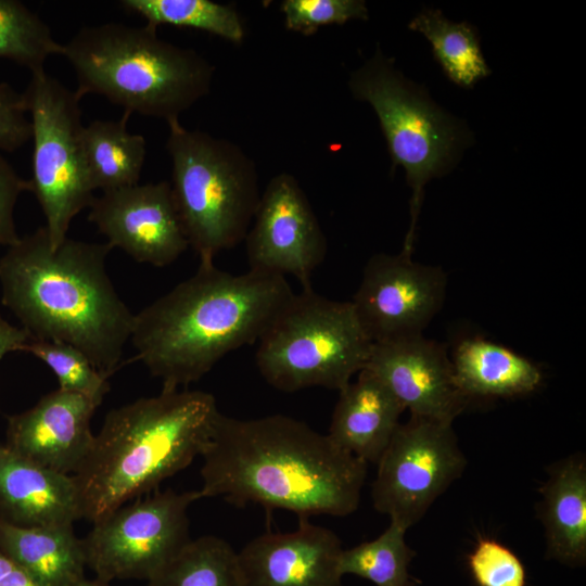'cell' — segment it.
Listing matches in <instances>:
<instances>
[{
  "label": "cell",
  "instance_id": "6da1fadb",
  "mask_svg": "<svg viewBox=\"0 0 586 586\" xmlns=\"http://www.w3.org/2000/svg\"><path fill=\"white\" fill-rule=\"evenodd\" d=\"M201 498L297 514L346 517L359 506L365 461L284 415L237 419L220 412L201 455Z\"/></svg>",
  "mask_w": 586,
  "mask_h": 586
},
{
  "label": "cell",
  "instance_id": "7a4b0ae2",
  "mask_svg": "<svg viewBox=\"0 0 586 586\" xmlns=\"http://www.w3.org/2000/svg\"><path fill=\"white\" fill-rule=\"evenodd\" d=\"M112 249L69 238L52 247L40 227L0 257L1 302L30 339L69 344L109 378L135 320L106 271Z\"/></svg>",
  "mask_w": 586,
  "mask_h": 586
},
{
  "label": "cell",
  "instance_id": "3957f363",
  "mask_svg": "<svg viewBox=\"0 0 586 586\" xmlns=\"http://www.w3.org/2000/svg\"><path fill=\"white\" fill-rule=\"evenodd\" d=\"M294 292L284 277L214 263L135 314L136 358L162 390L198 382L228 353L258 342Z\"/></svg>",
  "mask_w": 586,
  "mask_h": 586
},
{
  "label": "cell",
  "instance_id": "277c9868",
  "mask_svg": "<svg viewBox=\"0 0 586 586\" xmlns=\"http://www.w3.org/2000/svg\"><path fill=\"white\" fill-rule=\"evenodd\" d=\"M219 415L214 395L187 388L162 390L109 411L72 475L81 519L93 523L190 466Z\"/></svg>",
  "mask_w": 586,
  "mask_h": 586
},
{
  "label": "cell",
  "instance_id": "5b68a950",
  "mask_svg": "<svg viewBox=\"0 0 586 586\" xmlns=\"http://www.w3.org/2000/svg\"><path fill=\"white\" fill-rule=\"evenodd\" d=\"M157 28L104 23L62 44L77 95L99 94L129 114L179 119L209 93L215 66L202 54L162 39Z\"/></svg>",
  "mask_w": 586,
  "mask_h": 586
},
{
  "label": "cell",
  "instance_id": "8992f818",
  "mask_svg": "<svg viewBox=\"0 0 586 586\" xmlns=\"http://www.w3.org/2000/svg\"><path fill=\"white\" fill-rule=\"evenodd\" d=\"M171 193L189 247L200 263L245 240L259 200L255 162L234 142L167 123Z\"/></svg>",
  "mask_w": 586,
  "mask_h": 586
},
{
  "label": "cell",
  "instance_id": "52a82bcc",
  "mask_svg": "<svg viewBox=\"0 0 586 586\" xmlns=\"http://www.w3.org/2000/svg\"><path fill=\"white\" fill-rule=\"evenodd\" d=\"M354 98L373 109L392 160L402 166L412 190L411 222L403 252L411 254L424 186L448 174L469 145L467 126L435 104L428 92L407 79L380 48L351 74Z\"/></svg>",
  "mask_w": 586,
  "mask_h": 586
},
{
  "label": "cell",
  "instance_id": "ba28073f",
  "mask_svg": "<svg viewBox=\"0 0 586 586\" xmlns=\"http://www.w3.org/2000/svg\"><path fill=\"white\" fill-rule=\"evenodd\" d=\"M372 346L351 301L330 300L309 288L294 293L263 333L255 360L277 390L339 392L366 367Z\"/></svg>",
  "mask_w": 586,
  "mask_h": 586
},
{
  "label": "cell",
  "instance_id": "9c48e42d",
  "mask_svg": "<svg viewBox=\"0 0 586 586\" xmlns=\"http://www.w3.org/2000/svg\"><path fill=\"white\" fill-rule=\"evenodd\" d=\"M23 93L33 139L29 192L43 213L50 245L56 247L94 199L82 151L80 98L44 69L31 73Z\"/></svg>",
  "mask_w": 586,
  "mask_h": 586
},
{
  "label": "cell",
  "instance_id": "30bf717a",
  "mask_svg": "<svg viewBox=\"0 0 586 586\" xmlns=\"http://www.w3.org/2000/svg\"><path fill=\"white\" fill-rule=\"evenodd\" d=\"M199 491L156 492L93 522L84 542L95 579H150L192 539L189 507Z\"/></svg>",
  "mask_w": 586,
  "mask_h": 586
},
{
  "label": "cell",
  "instance_id": "8fae6325",
  "mask_svg": "<svg viewBox=\"0 0 586 586\" xmlns=\"http://www.w3.org/2000/svg\"><path fill=\"white\" fill-rule=\"evenodd\" d=\"M377 466L372 505L408 530L461 476L467 459L451 423L410 416L399 423Z\"/></svg>",
  "mask_w": 586,
  "mask_h": 586
},
{
  "label": "cell",
  "instance_id": "7c38bea8",
  "mask_svg": "<svg viewBox=\"0 0 586 586\" xmlns=\"http://www.w3.org/2000/svg\"><path fill=\"white\" fill-rule=\"evenodd\" d=\"M445 271L413 262L411 254L379 253L365 265L351 301L355 315L372 343L423 334L443 307Z\"/></svg>",
  "mask_w": 586,
  "mask_h": 586
},
{
  "label": "cell",
  "instance_id": "4fadbf2b",
  "mask_svg": "<svg viewBox=\"0 0 586 586\" xmlns=\"http://www.w3.org/2000/svg\"><path fill=\"white\" fill-rule=\"evenodd\" d=\"M249 270L295 277L311 288L314 271L328 251L320 222L296 178L273 176L265 190L245 237Z\"/></svg>",
  "mask_w": 586,
  "mask_h": 586
},
{
  "label": "cell",
  "instance_id": "5bb4252c",
  "mask_svg": "<svg viewBox=\"0 0 586 586\" xmlns=\"http://www.w3.org/2000/svg\"><path fill=\"white\" fill-rule=\"evenodd\" d=\"M88 220L112 247L139 263L165 267L189 247L168 181L103 191Z\"/></svg>",
  "mask_w": 586,
  "mask_h": 586
},
{
  "label": "cell",
  "instance_id": "9a60e30c",
  "mask_svg": "<svg viewBox=\"0 0 586 586\" xmlns=\"http://www.w3.org/2000/svg\"><path fill=\"white\" fill-rule=\"evenodd\" d=\"M410 416L451 423L470 399L458 387L446 346L423 334L373 343L364 368Z\"/></svg>",
  "mask_w": 586,
  "mask_h": 586
},
{
  "label": "cell",
  "instance_id": "2e32d148",
  "mask_svg": "<svg viewBox=\"0 0 586 586\" xmlns=\"http://www.w3.org/2000/svg\"><path fill=\"white\" fill-rule=\"evenodd\" d=\"M337 535L298 519L296 530L265 533L237 552L242 586H343Z\"/></svg>",
  "mask_w": 586,
  "mask_h": 586
},
{
  "label": "cell",
  "instance_id": "e0dca14e",
  "mask_svg": "<svg viewBox=\"0 0 586 586\" xmlns=\"http://www.w3.org/2000/svg\"><path fill=\"white\" fill-rule=\"evenodd\" d=\"M97 408L89 398L58 388L8 417L5 445L44 469L74 475L93 444Z\"/></svg>",
  "mask_w": 586,
  "mask_h": 586
},
{
  "label": "cell",
  "instance_id": "ac0fdd59",
  "mask_svg": "<svg viewBox=\"0 0 586 586\" xmlns=\"http://www.w3.org/2000/svg\"><path fill=\"white\" fill-rule=\"evenodd\" d=\"M81 519L72 475L44 469L0 444V520L23 527Z\"/></svg>",
  "mask_w": 586,
  "mask_h": 586
},
{
  "label": "cell",
  "instance_id": "d6986e66",
  "mask_svg": "<svg viewBox=\"0 0 586 586\" xmlns=\"http://www.w3.org/2000/svg\"><path fill=\"white\" fill-rule=\"evenodd\" d=\"M404 411L386 386L362 369L356 381L339 391L327 434L341 449L377 464Z\"/></svg>",
  "mask_w": 586,
  "mask_h": 586
},
{
  "label": "cell",
  "instance_id": "ffe728a7",
  "mask_svg": "<svg viewBox=\"0 0 586 586\" xmlns=\"http://www.w3.org/2000/svg\"><path fill=\"white\" fill-rule=\"evenodd\" d=\"M543 484L539 517L546 558L568 566L586 563V461L571 456L550 467Z\"/></svg>",
  "mask_w": 586,
  "mask_h": 586
},
{
  "label": "cell",
  "instance_id": "44dd1931",
  "mask_svg": "<svg viewBox=\"0 0 586 586\" xmlns=\"http://www.w3.org/2000/svg\"><path fill=\"white\" fill-rule=\"evenodd\" d=\"M0 550L39 586H77L86 578L84 542L74 524L23 527L0 520Z\"/></svg>",
  "mask_w": 586,
  "mask_h": 586
},
{
  "label": "cell",
  "instance_id": "7402d4cb",
  "mask_svg": "<svg viewBox=\"0 0 586 586\" xmlns=\"http://www.w3.org/2000/svg\"><path fill=\"white\" fill-rule=\"evenodd\" d=\"M449 356L456 383L470 400L526 395L543 381L535 362L482 336L461 339Z\"/></svg>",
  "mask_w": 586,
  "mask_h": 586
},
{
  "label": "cell",
  "instance_id": "603a6c76",
  "mask_svg": "<svg viewBox=\"0 0 586 586\" xmlns=\"http://www.w3.org/2000/svg\"><path fill=\"white\" fill-rule=\"evenodd\" d=\"M131 114L118 120H93L82 129V151L92 190L109 191L137 184L146 156L142 135L127 129Z\"/></svg>",
  "mask_w": 586,
  "mask_h": 586
},
{
  "label": "cell",
  "instance_id": "cb8c5ba5",
  "mask_svg": "<svg viewBox=\"0 0 586 586\" xmlns=\"http://www.w3.org/2000/svg\"><path fill=\"white\" fill-rule=\"evenodd\" d=\"M408 27L430 41L434 59L457 86L472 88L491 74L477 31L470 23H456L446 18L440 10L424 9L410 21Z\"/></svg>",
  "mask_w": 586,
  "mask_h": 586
},
{
  "label": "cell",
  "instance_id": "d4e9b609",
  "mask_svg": "<svg viewBox=\"0 0 586 586\" xmlns=\"http://www.w3.org/2000/svg\"><path fill=\"white\" fill-rule=\"evenodd\" d=\"M146 582V586H242L237 551L213 535L191 539Z\"/></svg>",
  "mask_w": 586,
  "mask_h": 586
},
{
  "label": "cell",
  "instance_id": "484cf974",
  "mask_svg": "<svg viewBox=\"0 0 586 586\" xmlns=\"http://www.w3.org/2000/svg\"><path fill=\"white\" fill-rule=\"evenodd\" d=\"M119 4L155 28L161 25L189 27L233 43H241L245 37L244 23L231 4L211 0H122Z\"/></svg>",
  "mask_w": 586,
  "mask_h": 586
},
{
  "label": "cell",
  "instance_id": "4316f807",
  "mask_svg": "<svg viewBox=\"0 0 586 586\" xmlns=\"http://www.w3.org/2000/svg\"><path fill=\"white\" fill-rule=\"evenodd\" d=\"M407 528L390 521L377 538L364 542L341 552L339 570L342 576L356 575L375 586H413L409 564L416 552L407 545Z\"/></svg>",
  "mask_w": 586,
  "mask_h": 586
},
{
  "label": "cell",
  "instance_id": "83f0119b",
  "mask_svg": "<svg viewBox=\"0 0 586 586\" xmlns=\"http://www.w3.org/2000/svg\"><path fill=\"white\" fill-rule=\"evenodd\" d=\"M62 53V44L35 12L17 0H0V59L31 73L44 69L49 56Z\"/></svg>",
  "mask_w": 586,
  "mask_h": 586
},
{
  "label": "cell",
  "instance_id": "f1b7e54d",
  "mask_svg": "<svg viewBox=\"0 0 586 586\" xmlns=\"http://www.w3.org/2000/svg\"><path fill=\"white\" fill-rule=\"evenodd\" d=\"M22 352L41 360L56 377L59 388L89 398L99 407L110 392L109 377L78 348L58 341L30 339Z\"/></svg>",
  "mask_w": 586,
  "mask_h": 586
},
{
  "label": "cell",
  "instance_id": "f546056e",
  "mask_svg": "<svg viewBox=\"0 0 586 586\" xmlns=\"http://www.w3.org/2000/svg\"><path fill=\"white\" fill-rule=\"evenodd\" d=\"M280 10L284 16L285 28L304 36L316 34L322 26L369 18L364 0H284Z\"/></svg>",
  "mask_w": 586,
  "mask_h": 586
},
{
  "label": "cell",
  "instance_id": "4dcf8cb0",
  "mask_svg": "<svg viewBox=\"0 0 586 586\" xmlns=\"http://www.w3.org/2000/svg\"><path fill=\"white\" fill-rule=\"evenodd\" d=\"M467 563L476 586H526L522 561L496 539L480 538Z\"/></svg>",
  "mask_w": 586,
  "mask_h": 586
},
{
  "label": "cell",
  "instance_id": "1f68e13d",
  "mask_svg": "<svg viewBox=\"0 0 586 586\" xmlns=\"http://www.w3.org/2000/svg\"><path fill=\"white\" fill-rule=\"evenodd\" d=\"M31 139V125L23 92L0 81V152H14Z\"/></svg>",
  "mask_w": 586,
  "mask_h": 586
},
{
  "label": "cell",
  "instance_id": "d6a6232c",
  "mask_svg": "<svg viewBox=\"0 0 586 586\" xmlns=\"http://www.w3.org/2000/svg\"><path fill=\"white\" fill-rule=\"evenodd\" d=\"M29 191L28 180L18 176L11 164L0 153V244L7 247L15 244L20 235L16 231L14 209L18 196Z\"/></svg>",
  "mask_w": 586,
  "mask_h": 586
},
{
  "label": "cell",
  "instance_id": "836d02e7",
  "mask_svg": "<svg viewBox=\"0 0 586 586\" xmlns=\"http://www.w3.org/2000/svg\"><path fill=\"white\" fill-rule=\"evenodd\" d=\"M29 340V334L22 327L11 324L0 315V361L9 353L22 352Z\"/></svg>",
  "mask_w": 586,
  "mask_h": 586
},
{
  "label": "cell",
  "instance_id": "e575fe53",
  "mask_svg": "<svg viewBox=\"0 0 586 586\" xmlns=\"http://www.w3.org/2000/svg\"><path fill=\"white\" fill-rule=\"evenodd\" d=\"M0 586H39L28 573L0 550Z\"/></svg>",
  "mask_w": 586,
  "mask_h": 586
},
{
  "label": "cell",
  "instance_id": "d590c367",
  "mask_svg": "<svg viewBox=\"0 0 586 586\" xmlns=\"http://www.w3.org/2000/svg\"><path fill=\"white\" fill-rule=\"evenodd\" d=\"M77 586H109V584L100 582L98 579L85 578Z\"/></svg>",
  "mask_w": 586,
  "mask_h": 586
}]
</instances>
